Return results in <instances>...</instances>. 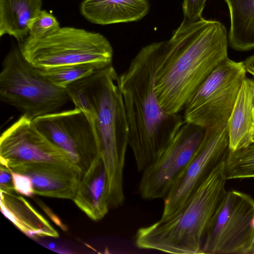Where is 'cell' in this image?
<instances>
[{"label": "cell", "instance_id": "obj_28", "mask_svg": "<svg viewBox=\"0 0 254 254\" xmlns=\"http://www.w3.org/2000/svg\"><path fill=\"white\" fill-rule=\"evenodd\" d=\"M251 254H254V246H253V249H252V250L251 251Z\"/></svg>", "mask_w": 254, "mask_h": 254}, {"label": "cell", "instance_id": "obj_27", "mask_svg": "<svg viewBox=\"0 0 254 254\" xmlns=\"http://www.w3.org/2000/svg\"><path fill=\"white\" fill-rule=\"evenodd\" d=\"M247 72L249 73L254 77V67L246 66Z\"/></svg>", "mask_w": 254, "mask_h": 254}, {"label": "cell", "instance_id": "obj_25", "mask_svg": "<svg viewBox=\"0 0 254 254\" xmlns=\"http://www.w3.org/2000/svg\"><path fill=\"white\" fill-rule=\"evenodd\" d=\"M0 191L16 192L13 185L11 170L1 164L0 165Z\"/></svg>", "mask_w": 254, "mask_h": 254}, {"label": "cell", "instance_id": "obj_6", "mask_svg": "<svg viewBox=\"0 0 254 254\" xmlns=\"http://www.w3.org/2000/svg\"><path fill=\"white\" fill-rule=\"evenodd\" d=\"M0 99L31 120L56 112L71 101L66 89L44 77L23 57L19 48L11 49L2 62Z\"/></svg>", "mask_w": 254, "mask_h": 254}, {"label": "cell", "instance_id": "obj_2", "mask_svg": "<svg viewBox=\"0 0 254 254\" xmlns=\"http://www.w3.org/2000/svg\"><path fill=\"white\" fill-rule=\"evenodd\" d=\"M169 49L158 67L154 89L160 106L179 114L211 72L227 60V30L220 21L203 17L182 21L170 39Z\"/></svg>", "mask_w": 254, "mask_h": 254}, {"label": "cell", "instance_id": "obj_5", "mask_svg": "<svg viewBox=\"0 0 254 254\" xmlns=\"http://www.w3.org/2000/svg\"><path fill=\"white\" fill-rule=\"evenodd\" d=\"M18 48L37 68L88 64L101 69L112 64L113 56V48L102 34L70 27H61L40 39L27 37Z\"/></svg>", "mask_w": 254, "mask_h": 254}, {"label": "cell", "instance_id": "obj_1", "mask_svg": "<svg viewBox=\"0 0 254 254\" xmlns=\"http://www.w3.org/2000/svg\"><path fill=\"white\" fill-rule=\"evenodd\" d=\"M170 48L169 40L143 47L119 75L128 126V145L138 172L164 152L184 123L179 114H170L157 100L156 71Z\"/></svg>", "mask_w": 254, "mask_h": 254}, {"label": "cell", "instance_id": "obj_22", "mask_svg": "<svg viewBox=\"0 0 254 254\" xmlns=\"http://www.w3.org/2000/svg\"><path fill=\"white\" fill-rule=\"evenodd\" d=\"M57 18L51 13L41 10L31 22L28 37L37 39L49 36L60 28Z\"/></svg>", "mask_w": 254, "mask_h": 254}, {"label": "cell", "instance_id": "obj_11", "mask_svg": "<svg viewBox=\"0 0 254 254\" xmlns=\"http://www.w3.org/2000/svg\"><path fill=\"white\" fill-rule=\"evenodd\" d=\"M32 122L40 132L69 154L83 174L99 155L91 126L78 108L40 116Z\"/></svg>", "mask_w": 254, "mask_h": 254}, {"label": "cell", "instance_id": "obj_4", "mask_svg": "<svg viewBox=\"0 0 254 254\" xmlns=\"http://www.w3.org/2000/svg\"><path fill=\"white\" fill-rule=\"evenodd\" d=\"M225 160L221 161L171 215L138 229L135 246L174 254H202L207 226L226 192Z\"/></svg>", "mask_w": 254, "mask_h": 254}, {"label": "cell", "instance_id": "obj_10", "mask_svg": "<svg viewBox=\"0 0 254 254\" xmlns=\"http://www.w3.org/2000/svg\"><path fill=\"white\" fill-rule=\"evenodd\" d=\"M205 130L184 122L160 157L142 171L138 186L142 198L164 199L176 178L193 156Z\"/></svg>", "mask_w": 254, "mask_h": 254}, {"label": "cell", "instance_id": "obj_14", "mask_svg": "<svg viewBox=\"0 0 254 254\" xmlns=\"http://www.w3.org/2000/svg\"><path fill=\"white\" fill-rule=\"evenodd\" d=\"M72 200L93 221H98L108 213L110 208L108 177L99 155L83 174Z\"/></svg>", "mask_w": 254, "mask_h": 254}, {"label": "cell", "instance_id": "obj_9", "mask_svg": "<svg viewBox=\"0 0 254 254\" xmlns=\"http://www.w3.org/2000/svg\"><path fill=\"white\" fill-rule=\"evenodd\" d=\"M229 152L227 124L205 128L203 137L187 166L176 178L167 195L161 218L179 210L214 167Z\"/></svg>", "mask_w": 254, "mask_h": 254}, {"label": "cell", "instance_id": "obj_7", "mask_svg": "<svg viewBox=\"0 0 254 254\" xmlns=\"http://www.w3.org/2000/svg\"><path fill=\"white\" fill-rule=\"evenodd\" d=\"M247 73L244 61L220 64L186 104L184 122L205 129L227 124Z\"/></svg>", "mask_w": 254, "mask_h": 254}, {"label": "cell", "instance_id": "obj_20", "mask_svg": "<svg viewBox=\"0 0 254 254\" xmlns=\"http://www.w3.org/2000/svg\"><path fill=\"white\" fill-rule=\"evenodd\" d=\"M38 69L40 73L52 83L66 89L72 83L90 76L100 69L88 64H69Z\"/></svg>", "mask_w": 254, "mask_h": 254}, {"label": "cell", "instance_id": "obj_18", "mask_svg": "<svg viewBox=\"0 0 254 254\" xmlns=\"http://www.w3.org/2000/svg\"><path fill=\"white\" fill-rule=\"evenodd\" d=\"M42 3V0H0V36L8 34L23 41Z\"/></svg>", "mask_w": 254, "mask_h": 254}, {"label": "cell", "instance_id": "obj_3", "mask_svg": "<svg viewBox=\"0 0 254 254\" xmlns=\"http://www.w3.org/2000/svg\"><path fill=\"white\" fill-rule=\"evenodd\" d=\"M66 90L75 107L83 112L93 129L108 175L109 206L117 208L125 200L123 172L128 145L119 75L111 64L72 83Z\"/></svg>", "mask_w": 254, "mask_h": 254}, {"label": "cell", "instance_id": "obj_16", "mask_svg": "<svg viewBox=\"0 0 254 254\" xmlns=\"http://www.w3.org/2000/svg\"><path fill=\"white\" fill-rule=\"evenodd\" d=\"M149 9L147 0H84L80 5L81 14L100 25L138 21Z\"/></svg>", "mask_w": 254, "mask_h": 254}, {"label": "cell", "instance_id": "obj_15", "mask_svg": "<svg viewBox=\"0 0 254 254\" xmlns=\"http://www.w3.org/2000/svg\"><path fill=\"white\" fill-rule=\"evenodd\" d=\"M229 149L235 151L254 142V80L244 79L227 123Z\"/></svg>", "mask_w": 254, "mask_h": 254}, {"label": "cell", "instance_id": "obj_13", "mask_svg": "<svg viewBox=\"0 0 254 254\" xmlns=\"http://www.w3.org/2000/svg\"><path fill=\"white\" fill-rule=\"evenodd\" d=\"M9 169L31 179L34 194L71 200L83 175L75 168L48 162L23 164Z\"/></svg>", "mask_w": 254, "mask_h": 254}, {"label": "cell", "instance_id": "obj_17", "mask_svg": "<svg viewBox=\"0 0 254 254\" xmlns=\"http://www.w3.org/2000/svg\"><path fill=\"white\" fill-rule=\"evenodd\" d=\"M17 193L0 191V210L3 215L30 237H58V232L49 222Z\"/></svg>", "mask_w": 254, "mask_h": 254}, {"label": "cell", "instance_id": "obj_26", "mask_svg": "<svg viewBox=\"0 0 254 254\" xmlns=\"http://www.w3.org/2000/svg\"><path fill=\"white\" fill-rule=\"evenodd\" d=\"M244 62L246 66L254 67V54L247 57Z\"/></svg>", "mask_w": 254, "mask_h": 254}, {"label": "cell", "instance_id": "obj_12", "mask_svg": "<svg viewBox=\"0 0 254 254\" xmlns=\"http://www.w3.org/2000/svg\"><path fill=\"white\" fill-rule=\"evenodd\" d=\"M48 162L81 171L69 154L51 142L22 115L0 137V163L9 168L26 163ZM83 173V172H82Z\"/></svg>", "mask_w": 254, "mask_h": 254}, {"label": "cell", "instance_id": "obj_23", "mask_svg": "<svg viewBox=\"0 0 254 254\" xmlns=\"http://www.w3.org/2000/svg\"><path fill=\"white\" fill-rule=\"evenodd\" d=\"M207 0H183L182 8L183 21L191 23L199 20L206 5Z\"/></svg>", "mask_w": 254, "mask_h": 254}, {"label": "cell", "instance_id": "obj_21", "mask_svg": "<svg viewBox=\"0 0 254 254\" xmlns=\"http://www.w3.org/2000/svg\"><path fill=\"white\" fill-rule=\"evenodd\" d=\"M225 173L227 180L254 178V142L235 151L229 149Z\"/></svg>", "mask_w": 254, "mask_h": 254}, {"label": "cell", "instance_id": "obj_19", "mask_svg": "<svg viewBox=\"0 0 254 254\" xmlns=\"http://www.w3.org/2000/svg\"><path fill=\"white\" fill-rule=\"evenodd\" d=\"M229 12L228 44L234 50L254 49V0H224Z\"/></svg>", "mask_w": 254, "mask_h": 254}, {"label": "cell", "instance_id": "obj_8", "mask_svg": "<svg viewBox=\"0 0 254 254\" xmlns=\"http://www.w3.org/2000/svg\"><path fill=\"white\" fill-rule=\"evenodd\" d=\"M254 244V200L227 191L206 228L202 254H249Z\"/></svg>", "mask_w": 254, "mask_h": 254}, {"label": "cell", "instance_id": "obj_24", "mask_svg": "<svg viewBox=\"0 0 254 254\" xmlns=\"http://www.w3.org/2000/svg\"><path fill=\"white\" fill-rule=\"evenodd\" d=\"M11 174L15 190L20 194L32 196L34 192L31 179L26 175L12 171Z\"/></svg>", "mask_w": 254, "mask_h": 254}]
</instances>
